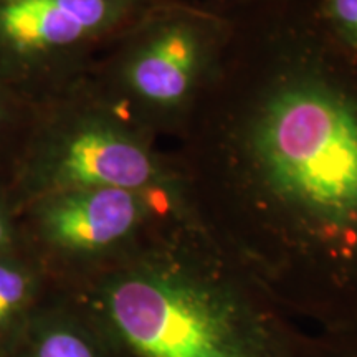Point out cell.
Wrapping results in <instances>:
<instances>
[{
    "label": "cell",
    "mask_w": 357,
    "mask_h": 357,
    "mask_svg": "<svg viewBox=\"0 0 357 357\" xmlns=\"http://www.w3.org/2000/svg\"><path fill=\"white\" fill-rule=\"evenodd\" d=\"M281 35L208 121L187 211L291 318L357 329V96L316 40Z\"/></svg>",
    "instance_id": "obj_1"
},
{
    "label": "cell",
    "mask_w": 357,
    "mask_h": 357,
    "mask_svg": "<svg viewBox=\"0 0 357 357\" xmlns=\"http://www.w3.org/2000/svg\"><path fill=\"white\" fill-rule=\"evenodd\" d=\"M63 291L129 357H298L307 334L189 215Z\"/></svg>",
    "instance_id": "obj_2"
},
{
    "label": "cell",
    "mask_w": 357,
    "mask_h": 357,
    "mask_svg": "<svg viewBox=\"0 0 357 357\" xmlns=\"http://www.w3.org/2000/svg\"><path fill=\"white\" fill-rule=\"evenodd\" d=\"M12 181L19 208L45 194L84 187L147 192L187 208L184 178L154 151L147 129L102 91L52 102L30 129Z\"/></svg>",
    "instance_id": "obj_3"
},
{
    "label": "cell",
    "mask_w": 357,
    "mask_h": 357,
    "mask_svg": "<svg viewBox=\"0 0 357 357\" xmlns=\"http://www.w3.org/2000/svg\"><path fill=\"white\" fill-rule=\"evenodd\" d=\"M185 207L160 195L118 187L45 194L20 208L24 243L55 288H71L136 252Z\"/></svg>",
    "instance_id": "obj_4"
},
{
    "label": "cell",
    "mask_w": 357,
    "mask_h": 357,
    "mask_svg": "<svg viewBox=\"0 0 357 357\" xmlns=\"http://www.w3.org/2000/svg\"><path fill=\"white\" fill-rule=\"evenodd\" d=\"M220 38L205 13L154 6L124 33L102 93L146 129L185 118L215 70Z\"/></svg>",
    "instance_id": "obj_5"
},
{
    "label": "cell",
    "mask_w": 357,
    "mask_h": 357,
    "mask_svg": "<svg viewBox=\"0 0 357 357\" xmlns=\"http://www.w3.org/2000/svg\"><path fill=\"white\" fill-rule=\"evenodd\" d=\"M153 7L151 0H0V78L19 95L40 88Z\"/></svg>",
    "instance_id": "obj_6"
},
{
    "label": "cell",
    "mask_w": 357,
    "mask_h": 357,
    "mask_svg": "<svg viewBox=\"0 0 357 357\" xmlns=\"http://www.w3.org/2000/svg\"><path fill=\"white\" fill-rule=\"evenodd\" d=\"M7 357H129L79 303L53 288Z\"/></svg>",
    "instance_id": "obj_7"
},
{
    "label": "cell",
    "mask_w": 357,
    "mask_h": 357,
    "mask_svg": "<svg viewBox=\"0 0 357 357\" xmlns=\"http://www.w3.org/2000/svg\"><path fill=\"white\" fill-rule=\"evenodd\" d=\"M55 284L26 245L0 253V357H7Z\"/></svg>",
    "instance_id": "obj_8"
},
{
    "label": "cell",
    "mask_w": 357,
    "mask_h": 357,
    "mask_svg": "<svg viewBox=\"0 0 357 357\" xmlns=\"http://www.w3.org/2000/svg\"><path fill=\"white\" fill-rule=\"evenodd\" d=\"M298 357H357V329L307 333Z\"/></svg>",
    "instance_id": "obj_9"
},
{
    "label": "cell",
    "mask_w": 357,
    "mask_h": 357,
    "mask_svg": "<svg viewBox=\"0 0 357 357\" xmlns=\"http://www.w3.org/2000/svg\"><path fill=\"white\" fill-rule=\"evenodd\" d=\"M321 13L334 35L357 52V0H321Z\"/></svg>",
    "instance_id": "obj_10"
},
{
    "label": "cell",
    "mask_w": 357,
    "mask_h": 357,
    "mask_svg": "<svg viewBox=\"0 0 357 357\" xmlns=\"http://www.w3.org/2000/svg\"><path fill=\"white\" fill-rule=\"evenodd\" d=\"M24 245L20 208L8 184H0V253Z\"/></svg>",
    "instance_id": "obj_11"
},
{
    "label": "cell",
    "mask_w": 357,
    "mask_h": 357,
    "mask_svg": "<svg viewBox=\"0 0 357 357\" xmlns=\"http://www.w3.org/2000/svg\"><path fill=\"white\" fill-rule=\"evenodd\" d=\"M19 96L15 89L0 78V137L6 136L19 118Z\"/></svg>",
    "instance_id": "obj_12"
}]
</instances>
